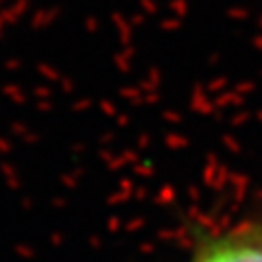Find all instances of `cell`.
<instances>
[{
    "label": "cell",
    "instance_id": "1",
    "mask_svg": "<svg viewBox=\"0 0 262 262\" xmlns=\"http://www.w3.org/2000/svg\"><path fill=\"white\" fill-rule=\"evenodd\" d=\"M190 262H262V234L238 232L208 243Z\"/></svg>",
    "mask_w": 262,
    "mask_h": 262
}]
</instances>
